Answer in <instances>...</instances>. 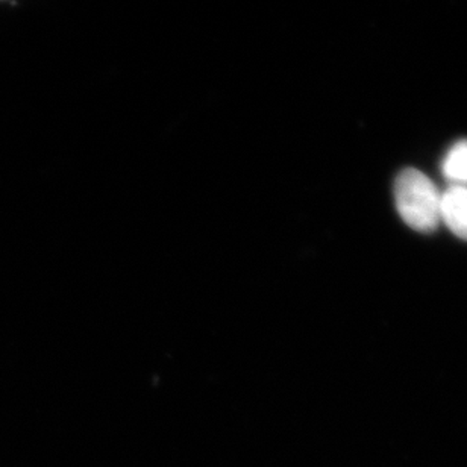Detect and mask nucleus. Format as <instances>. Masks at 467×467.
<instances>
[{
  "mask_svg": "<svg viewBox=\"0 0 467 467\" xmlns=\"http://www.w3.org/2000/svg\"><path fill=\"white\" fill-rule=\"evenodd\" d=\"M395 202L400 216L411 230L430 234L441 225V193L418 169H405L398 175Z\"/></svg>",
  "mask_w": 467,
  "mask_h": 467,
  "instance_id": "nucleus-1",
  "label": "nucleus"
},
{
  "mask_svg": "<svg viewBox=\"0 0 467 467\" xmlns=\"http://www.w3.org/2000/svg\"><path fill=\"white\" fill-rule=\"evenodd\" d=\"M441 217L457 237L467 242V187L450 185L441 193Z\"/></svg>",
  "mask_w": 467,
  "mask_h": 467,
  "instance_id": "nucleus-2",
  "label": "nucleus"
},
{
  "mask_svg": "<svg viewBox=\"0 0 467 467\" xmlns=\"http://www.w3.org/2000/svg\"><path fill=\"white\" fill-rule=\"evenodd\" d=\"M441 173L451 185L467 187V139L460 140L441 161Z\"/></svg>",
  "mask_w": 467,
  "mask_h": 467,
  "instance_id": "nucleus-3",
  "label": "nucleus"
}]
</instances>
